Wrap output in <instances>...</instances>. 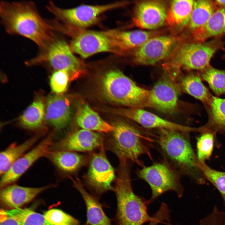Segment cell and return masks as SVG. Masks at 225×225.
I'll return each mask as SVG.
<instances>
[{
    "label": "cell",
    "instance_id": "4316f807",
    "mask_svg": "<svg viewBox=\"0 0 225 225\" xmlns=\"http://www.w3.org/2000/svg\"><path fill=\"white\" fill-rule=\"evenodd\" d=\"M45 108L42 100H35L24 112L19 119L20 125L23 128L35 130L41 127L45 118Z\"/></svg>",
    "mask_w": 225,
    "mask_h": 225
},
{
    "label": "cell",
    "instance_id": "e0dca14e",
    "mask_svg": "<svg viewBox=\"0 0 225 225\" xmlns=\"http://www.w3.org/2000/svg\"><path fill=\"white\" fill-rule=\"evenodd\" d=\"M103 138L96 132L81 129L71 132L53 144L54 149L88 152L103 145Z\"/></svg>",
    "mask_w": 225,
    "mask_h": 225
},
{
    "label": "cell",
    "instance_id": "2e32d148",
    "mask_svg": "<svg viewBox=\"0 0 225 225\" xmlns=\"http://www.w3.org/2000/svg\"><path fill=\"white\" fill-rule=\"evenodd\" d=\"M167 14L162 3L155 1H142L135 7L132 21L136 26L142 29H154L166 22Z\"/></svg>",
    "mask_w": 225,
    "mask_h": 225
},
{
    "label": "cell",
    "instance_id": "9a60e30c",
    "mask_svg": "<svg viewBox=\"0 0 225 225\" xmlns=\"http://www.w3.org/2000/svg\"><path fill=\"white\" fill-rule=\"evenodd\" d=\"M105 110L108 112L129 119L147 128L164 129L186 133L195 130L194 128L164 119L142 108H109Z\"/></svg>",
    "mask_w": 225,
    "mask_h": 225
},
{
    "label": "cell",
    "instance_id": "30bf717a",
    "mask_svg": "<svg viewBox=\"0 0 225 225\" xmlns=\"http://www.w3.org/2000/svg\"><path fill=\"white\" fill-rule=\"evenodd\" d=\"M165 73L150 91L149 107L171 114L177 110L180 89L176 75Z\"/></svg>",
    "mask_w": 225,
    "mask_h": 225
},
{
    "label": "cell",
    "instance_id": "ab89813d",
    "mask_svg": "<svg viewBox=\"0 0 225 225\" xmlns=\"http://www.w3.org/2000/svg\"><path fill=\"white\" fill-rule=\"evenodd\" d=\"M216 6H217L219 8H225V0H217L214 1Z\"/></svg>",
    "mask_w": 225,
    "mask_h": 225
},
{
    "label": "cell",
    "instance_id": "3957f363",
    "mask_svg": "<svg viewBox=\"0 0 225 225\" xmlns=\"http://www.w3.org/2000/svg\"><path fill=\"white\" fill-rule=\"evenodd\" d=\"M112 125L114 129L108 143L120 164L131 162L142 168L144 165L140 159L141 156L146 155L152 159L151 149L154 141L153 138L124 121L118 120Z\"/></svg>",
    "mask_w": 225,
    "mask_h": 225
},
{
    "label": "cell",
    "instance_id": "d6a6232c",
    "mask_svg": "<svg viewBox=\"0 0 225 225\" xmlns=\"http://www.w3.org/2000/svg\"><path fill=\"white\" fill-rule=\"evenodd\" d=\"M214 136L210 132L202 134L197 139V158L199 161L205 162L210 157L213 149Z\"/></svg>",
    "mask_w": 225,
    "mask_h": 225
},
{
    "label": "cell",
    "instance_id": "52a82bcc",
    "mask_svg": "<svg viewBox=\"0 0 225 225\" xmlns=\"http://www.w3.org/2000/svg\"><path fill=\"white\" fill-rule=\"evenodd\" d=\"M136 173L150 188L152 194L148 200L149 204L169 191L175 192L179 198L183 195V189L180 180L181 174L164 159L149 166H144L138 170Z\"/></svg>",
    "mask_w": 225,
    "mask_h": 225
},
{
    "label": "cell",
    "instance_id": "d590c367",
    "mask_svg": "<svg viewBox=\"0 0 225 225\" xmlns=\"http://www.w3.org/2000/svg\"><path fill=\"white\" fill-rule=\"evenodd\" d=\"M68 73L64 70L55 71L50 79V85L52 92L56 94H60L65 92L70 81Z\"/></svg>",
    "mask_w": 225,
    "mask_h": 225
},
{
    "label": "cell",
    "instance_id": "ffe728a7",
    "mask_svg": "<svg viewBox=\"0 0 225 225\" xmlns=\"http://www.w3.org/2000/svg\"><path fill=\"white\" fill-rule=\"evenodd\" d=\"M73 185L79 192L85 203L87 220L84 225H112L111 220L107 216L98 199L85 189L80 180L68 176Z\"/></svg>",
    "mask_w": 225,
    "mask_h": 225
},
{
    "label": "cell",
    "instance_id": "4dcf8cb0",
    "mask_svg": "<svg viewBox=\"0 0 225 225\" xmlns=\"http://www.w3.org/2000/svg\"><path fill=\"white\" fill-rule=\"evenodd\" d=\"M209 102L212 126L217 130L225 129V98L212 96Z\"/></svg>",
    "mask_w": 225,
    "mask_h": 225
},
{
    "label": "cell",
    "instance_id": "7c38bea8",
    "mask_svg": "<svg viewBox=\"0 0 225 225\" xmlns=\"http://www.w3.org/2000/svg\"><path fill=\"white\" fill-rule=\"evenodd\" d=\"M70 46L73 52L84 58L102 52L118 53L106 31L82 32L73 39Z\"/></svg>",
    "mask_w": 225,
    "mask_h": 225
},
{
    "label": "cell",
    "instance_id": "5b68a950",
    "mask_svg": "<svg viewBox=\"0 0 225 225\" xmlns=\"http://www.w3.org/2000/svg\"><path fill=\"white\" fill-rule=\"evenodd\" d=\"M100 95L109 102L131 108L149 107L150 90L138 86L118 69L104 73L99 82Z\"/></svg>",
    "mask_w": 225,
    "mask_h": 225
},
{
    "label": "cell",
    "instance_id": "484cf974",
    "mask_svg": "<svg viewBox=\"0 0 225 225\" xmlns=\"http://www.w3.org/2000/svg\"><path fill=\"white\" fill-rule=\"evenodd\" d=\"M40 137V136H35L19 144L16 142L13 143L1 152L0 155L1 176L6 173L16 160L28 151Z\"/></svg>",
    "mask_w": 225,
    "mask_h": 225
},
{
    "label": "cell",
    "instance_id": "60d3db41",
    "mask_svg": "<svg viewBox=\"0 0 225 225\" xmlns=\"http://www.w3.org/2000/svg\"><path fill=\"white\" fill-rule=\"evenodd\" d=\"M224 50H225V49ZM223 58H225V54L223 56Z\"/></svg>",
    "mask_w": 225,
    "mask_h": 225
},
{
    "label": "cell",
    "instance_id": "8992f818",
    "mask_svg": "<svg viewBox=\"0 0 225 225\" xmlns=\"http://www.w3.org/2000/svg\"><path fill=\"white\" fill-rule=\"evenodd\" d=\"M72 52L67 43L56 35L37 56L25 64L32 66L45 63L55 71H66L70 80H72L78 78L83 71L81 62Z\"/></svg>",
    "mask_w": 225,
    "mask_h": 225
},
{
    "label": "cell",
    "instance_id": "b9f144b4",
    "mask_svg": "<svg viewBox=\"0 0 225 225\" xmlns=\"http://www.w3.org/2000/svg\"><path fill=\"white\" fill-rule=\"evenodd\" d=\"M224 225H225V224H224Z\"/></svg>",
    "mask_w": 225,
    "mask_h": 225
},
{
    "label": "cell",
    "instance_id": "f546056e",
    "mask_svg": "<svg viewBox=\"0 0 225 225\" xmlns=\"http://www.w3.org/2000/svg\"><path fill=\"white\" fill-rule=\"evenodd\" d=\"M203 79L217 95L225 93V71L215 68L210 66L202 70Z\"/></svg>",
    "mask_w": 225,
    "mask_h": 225
},
{
    "label": "cell",
    "instance_id": "8fae6325",
    "mask_svg": "<svg viewBox=\"0 0 225 225\" xmlns=\"http://www.w3.org/2000/svg\"><path fill=\"white\" fill-rule=\"evenodd\" d=\"M114 169L105 154L103 147L93 154L85 178L88 186L96 194L100 195L113 190L112 184L115 179Z\"/></svg>",
    "mask_w": 225,
    "mask_h": 225
},
{
    "label": "cell",
    "instance_id": "d6986e66",
    "mask_svg": "<svg viewBox=\"0 0 225 225\" xmlns=\"http://www.w3.org/2000/svg\"><path fill=\"white\" fill-rule=\"evenodd\" d=\"M53 185L40 187H27L11 184L2 188L0 198L4 206L11 209L19 208Z\"/></svg>",
    "mask_w": 225,
    "mask_h": 225
},
{
    "label": "cell",
    "instance_id": "74e56055",
    "mask_svg": "<svg viewBox=\"0 0 225 225\" xmlns=\"http://www.w3.org/2000/svg\"><path fill=\"white\" fill-rule=\"evenodd\" d=\"M225 217L216 212L210 213L201 219L199 225H224Z\"/></svg>",
    "mask_w": 225,
    "mask_h": 225
},
{
    "label": "cell",
    "instance_id": "4fadbf2b",
    "mask_svg": "<svg viewBox=\"0 0 225 225\" xmlns=\"http://www.w3.org/2000/svg\"><path fill=\"white\" fill-rule=\"evenodd\" d=\"M53 138V134L49 135L16 160L1 176V188L16 181L37 161L42 157H46L52 145Z\"/></svg>",
    "mask_w": 225,
    "mask_h": 225
},
{
    "label": "cell",
    "instance_id": "e575fe53",
    "mask_svg": "<svg viewBox=\"0 0 225 225\" xmlns=\"http://www.w3.org/2000/svg\"><path fill=\"white\" fill-rule=\"evenodd\" d=\"M19 215L22 225H53L43 215L28 208H18Z\"/></svg>",
    "mask_w": 225,
    "mask_h": 225
},
{
    "label": "cell",
    "instance_id": "603a6c76",
    "mask_svg": "<svg viewBox=\"0 0 225 225\" xmlns=\"http://www.w3.org/2000/svg\"><path fill=\"white\" fill-rule=\"evenodd\" d=\"M225 33V8L216 9L203 25L192 31L193 41L205 42Z\"/></svg>",
    "mask_w": 225,
    "mask_h": 225
},
{
    "label": "cell",
    "instance_id": "6da1fadb",
    "mask_svg": "<svg viewBox=\"0 0 225 225\" xmlns=\"http://www.w3.org/2000/svg\"><path fill=\"white\" fill-rule=\"evenodd\" d=\"M0 16L2 25L8 33L30 39L40 50L56 35L49 21L42 18L32 2L1 1Z\"/></svg>",
    "mask_w": 225,
    "mask_h": 225
},
{
    "label": "cell",
    "instance_id": "f1b7e54d",
    "mask_svg": "<svg viewBox=\"0 0 225 225\" xmlns=\"http://www.w3.org/2000/svg\"><path fill=\"white\" fill-rule=\"evenodd\" d=\"M182 84L189 95L203 102H209L211 97L209 92L198 75L191 74L185 76L182 80Z\"/></svg>",
    "mask_w": 225,
    "mask_h": 225
},
{
    "label": "cell",
    "instance_id": "1f68e13d",
    "mask_svg": "<svg viewBox=\"0 0 225 225\" xmlns=\"http://www.w3.org/2000/svg\"><path fill=\"white\" fill-rule=\"evenodd\" d=\"M198 166L203 175L218 190L225 203V172L212 169L205 162L199 161Z\"/></svg>",
    "mask_w": 225,
    "mask_h": 225
},
{
    "label": "cell",
    "instance_id": "9c48e42d",
    "mask_svg": "<svg viewBox=\"0 0 225 225\" xmlns=\"http://www.w3.org/2000/svg\"><path fill=\"white\" fill-rule=\"evenodd\" d=\"M222 45L218 39L184 43L175 53L173 65L178 68L182 67L189 69L203 70L209 66L211 58Z\"/></svg>",
    "mask_w": 225,
    "mask_h": 225
},
{
    "label": "cell",
    "instance_id": "5bb4252c",
    "mask_svg": "<svg viewBox=\"0 0 225 225\" xmlns=\"http://www.w3.org/2000/svg\"><path fill=\"white\" fill-rule=\"evenodd\" d=\"M177 42L176 38L171 36L151 38L136 50L134 61L141 65L154 64L167 57Z\"/></svg>",
    "mask_w": 225,
    "mask_h": 225
},
{
    "label": "cell",
    "instance_id": "83f0119b",
    "mask_svg": "<svg viewBox=\"0 0 225 225\" xmlns=\"http://www.w3.org/2000/svg\"><path fill=\"white\" fill-rule=\"evenodd\" d=\"M214 1L210 0L194 1L188 24L192 31L203 25L216 9Z\"/></svg>",
    "mask_w": 225,
    "mask_h": 225
},
{
    "label": "cell",
    "instance_id": "836d02e7",
    "mask_svg": "<svg viewBox=\"0 0 225 225\" xmlns=\"http://www.w3.org/2000/svg\"><path fill=\"white\" fill-rule=\"evenodd\" d=\"M43 215L53 225H79L78 220L59 209L49 210L45 212Z\"/></svg>",
    "mask_w": 225,
    "mask_h": 225
},
{
    "label": "cell",
    "instance_id": "8d00e7d4",
    "mask_svg": "<svg viewBox=\"0 0 225 225\" xmlns=\"http://www.w3.org/2000/svg\"><path fill=\"white\" fill-rule=\"evenodd\" d=\"M0 225H22L18 208L1 210Z\"/></svg>",
    "mask_w": 225,
    "mask_h": 225
},
{
    "label": "cell",
    "instance_id": "ba28073f",
    "mask_svg": "<svg viewBox=\"0 0 225 225\" xmlns=\"http://www.w3.org/2000/svg\"><path fill=\"white\" fill-rule=\"evenodd\" d=\"M124 5L123 2H115L102 5H82L70 8H62L52 1L46 6L55 19L67 26L85 28L95 24L103 13Z\"/></svg>",
    "mask_w": 225,
    "mask_h": 225
},
{
    "label": "cell",
    "instance_id": "cb8c5ba5",
    "mask_svg": "<svg viewBox=\"0 0 225 225\" xmlns=\"http://www.w3.org/2000/svg\"><path fill=\"white\" fill-rule=\"evenodd\" d=\"M46 157L58 169L67 173L77 170L85 161L83 155L75 152L65 150H50Z\"/></svg>",
    "mask_w": 225,
    "mask_h": 225
},
{
    "label": "cell",
    "instance_id": "44dd1931",
    "mask_svg": "<svg viewBox=\"0 0 225 225\" xmlns=\"http://www.w3.org/2000/svg\"><path fill=\"white\" fill-rule=\"evenodd\" d=\"M106 32L118 53L138 48L151 38L152 35L150 32L140 30L124 31L112 30Z\"/></svg>",
    "mask_w": 225,
    "mask_h": 225
},
{
    "label": "cell",
    "instance_id": "277c9868",
    "mask_svg": "<svg viewBox=\"0 0 225 225\" xmlns=\"http://www.w3.org/2000/svg\"><path fill=\"white\" fill-rule=\"evenodd\" d=\"M157 141L166 160L181 175H187L198 181H202L200 175L199 161L195 155L186 132L176 130L158 129Z\"/></svg>",
    "mask_w": 225,
    "mask_h": 225
},
{
    "label": "cell",
    "instance_id": "7402d4cb",
    "mask_svg": "<svg viewBox=\"0 0 225 225\" xmlns=\"http://www.w3.org/2000/svg\"><path fill=\"white\" fill-rule=\"evenodd\" d=\"M76 121L82 129L90 131L109 133L114 129L112 125L104 120L85 103H82L78 106Z\"/></svg>",
    "mask_w": 225,
    "mask_h": 225
},
{
    "label": "cell",
    "instance_id": "7a4b0ae2",
    "mask_svg": "<svg viewBox=\"0 0 225 225\" xmlns=\"http://www.w3.org/2000/svg\"><path fill=\"white\" fill-rule=\"evenodd\" d=\"M128 162L120 164L113 187L117 202L118 225H142L151 221L153 216H150L148 213V200L133 192Z\"/></svg>",
    "mask_w": 225,
    "mask_h": 225
},
{
    "label": "cell",
    "instance_id": "f35d334b",
    "mask_svg": "<svg viewBox=\"0 0 225 225\" xmlns=\"http://www.w3.org/2000/svg\"><path fill=\"white\" fill-rule=\"evenodd\" d=\"M162 222L161 218L157 216H155L153 219L149 222L148 225H157Z\"/></svg>",
    "mask_w": 225,
    "mask_h": 225
},
{
    "label": "cell",
    "instance_id": "d4e9b609",
    "mask_svg": "<svg viewBox=\"0 0 225 225\" xmlns=\"http://www.w3.org/2000/svg\"><path fill=\"white\" fill-rule=\"evenodd\" d=\"M194 1L175 0L167 11L166 22L169 26L184 28L188 25Z\"/></svg>",
    "mask_w": 225,
    "mask_h": 225
},
{
    "label": "cell",
    "instance_id": "ac0fdd59",
    "mask_svg": "<svg viewBox=\"0 0 225 225\" xmlns=\"http://www.w3.org/2000/svg\"><path fill=\"white\" fill-rule=\"evenodd\" d=\"M45 119L58 130L66 127L70 122L72 110L70 101L60 94L50 95L47 98Z\"/></svg>",
    "mask_w": 225,
    "mask_h": 225
}]
</instances>
